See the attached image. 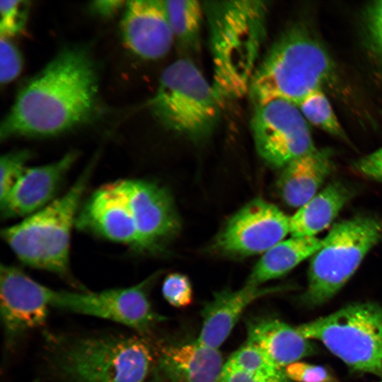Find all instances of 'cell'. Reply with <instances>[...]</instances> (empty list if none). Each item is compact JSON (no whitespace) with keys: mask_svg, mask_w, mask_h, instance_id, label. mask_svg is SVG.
I'll list each match as a JSON object with an SVG mask.
<instances>
[{"mask_svg":"<svg viewBox=\"0 0 382 382\" xmlns=\"http://www.w3.org/2000/svg\"><path fill=\"white\" fill-rule=\"evenodd\" d=\"M98 76L88 54L79 47L60 52L19 91L0 128V136H53L93 116Z\"/></svg>","mask_w":382,"mask_h":382,"instance_id":"cell-1","label":"cell"},{"mask_svg":"<svg viewBox=\"0 0 382 382\" xmlns=\"http://www.w3.org/2000/svg\"><path fill=\"white\" fill-rule=\"evenodd\" d=\"M44 357L54 382H146L154 366L146 340L119 333L51 335Z\"/></svg>","mask_w":382,"mask_h":382,"instance_id":"cell-2","label":"cell"},{"mask_svg":"<svg viewBox=\"0 0 382 382\" xmlns=\"http://www.w3.org/2000/svg\"><path fill=\"white\" fill-rule=\"evenodd\" d=\"M214 65L213 86L222 101L248 91L265 30L261 1L206 2Z\"/></svg>","mask_w":382,"mask_h":382,"instance_id":"cell-3","label":"cell"},{"mask_svg":"<svg viewBox=\"0 0 382 382\" xmlns=\"http://www.w3.org/2000/svg\"><path fill=\"white\" fill-rule=\"evenodd\" d=\"M333 71L331 58L308 31L295 27L270 47L253 75L248 91L255 103L282 99L298 105L322 88Z\"/></svg>","mask_w":382,"mask_h":382,"instance_id":"cell-4","label":"cell"},{"mask_svg":"<svg viewBox=\"0 0 382 382\" xmlns=\"http://www.w3.org/2000/svg\"><path fill=\"white\" fill-rule=\"evenodd\" d=\"M91 170L86 169L64 195L2 230V238L23 263L69 277L71 232Z\"/></svg>","mask_w":382,"mask_h":382,"instance_id":"cell-5","label":"cell"},{"mask_svg":"<svg viewBox=\"0 0 382 382\" xmlns=\"http://www.w3.org/2000/svg\"><path fill=\"white\" fill-rule=\"evenodd\" d=\"M381 240L382 220L377 216L359 214L335 224L310 257L303 301L319 306L330 300Z\"/></svg>","mask_w":382,"mask_h":382,"instance_id":"cell-6","label":"cell"},{"mask_svg":"<svg viewBox=\"0 0 382 382\" xmlns=\"http://www.w3.org/2000/svg\"><path fill=\"white\" fill-rule=\"evenodd\" d=\"M221 102L213 84L195 64L180 59L162 72L151 108L167 129L197 141L214 129Z\"/></svg>","mask_w":382,"mask_h":382,"instance_id":"cell-7","label":"cell"},{"mask_svg":"<svg viewBox=\"0 0 382 382\" xmlns=\"http://www.w3.org/2000/svg\"><path fill=\"white\" fill-rule=\"evenodd\" d=\"M321 342L352 369L382 376V307L373 302L347 305L296 327Z\"/></svg>","mask_w":382,"mask_h":382,"instance_id":"cell-8","label":"cell"},{"mask_svg":"<svg viewBox=\"0 0 382 382\" xmlns=\"http://www.w3.org/2000/svg\"><path fill=\"white\" fill-rule=\"evenodd\" d=\"M251 131L258 154L273 167L283 168L317 149L306 120L298 106L287 100L255 103Z\"/></svg>","mask_w":382,"mask_h":382,"instance_id":"cell-9","label":"cell"},{"mask_svg":"<svg viewBox=\"0 0 382 382\" xmlns=\"http://www.w3.org/2000/svg\"><path fill=\"white\" fill-rule=\"evenodd\" d=\"M154 276L126 288L96 292L55 291L52 307L107 319L146 334L163 318L152 308L148 290Z\"/></svg>","mask_w":382,"mask_h":382,"instance_id":"cell-10","label":"cell"},{"mask_svg":"<svg viewBox=\"0 0 382 382\" xmlns=\"http://www.w3.org/2000/svg\"><path fill=\"white\" fill-rule=\"evenodd\" d=\"M290 233V216L277 206L255 199L227 221L214 243L216 251L245 256L265 253Z\"/></svg>","mask_w":382,"mask_h":382,"instance_id":"cell-11","label":"cell"},{"mask_svg":"<svg viewBox=\"0 0 382 382\" xmlns=\"http://www.w3.org/2000/svg\"><path fill=\"white\" fill-rule=\"evenodd\" d=\"M54 294L18 268L1 266L0 313L6 347L45 323Z\"/></svg>","mask_w":382,"mask_h":382,"instance_id":"cell-12","label":"cell"},{"mask_svg":"<svg viewBox=\"0 0 382 382\" xmlns=\"http://www.w3.org/2000/svg\"><path fill=\"white\" fill-rule=\"evenodd\" d=\"M139 237L138 250H154L179 231L173 200L163 188L144 180H120Z\"/></svg>","mask_w":382,"mask_h":382,"instance_id":"cell-13","label":"cell"},{"mask_svg":"<svg viewBox=\"0 0 382 382\" xmlns=\"http://www.w3.org/2000/svg\"><path fill=\"white\" fill-rule=\"evenodd\" d=\"M76 226L108 240L139 248L136 226L117 181L97 189L79 209Z\"/></svg>","mask_w":382,"mask_h":382,"instance_id":"cell-14","label":"cell"},{"mask_svg":"<svg viewBox=\"0 0 382 382\" xmlns=\"http://www.w3.org/2000/svg\"><path fill=\"white\" fill-rule=\"evenodd\" d=\"M122 33L126 45L137 55L148 59L165 56L174 40L165 1L127 2Z\"/></svg>","mask_w":382,"mask_h":382,"instance_id":"cell-15","label":"cell"},{"mask_svg":"<svg viewBox=\"0 0 382 382\" xmlns=\"http://www.w3.org/2000/svg\"><path fill=\"white\" fill-rule=\"evenodd\" d=\"M76 158V154L70 152L54 163L27 168L1 201V216L26 217L49 204Z\"/></svg>","mask_w":382,"mask_h":382,"instance_id":"cell-16","label":"cell"},{"mask_svg":"<svg viewBox=\"0 0 382 382\" xmlns=\"http://www.w3.org/2000/svg\"><path fill=\"white\" fill-rule=\"evenodd\" d=\"M280 289V287H261L245 284L238 290L226 289L215 293L201 311L202 322L197 340L202 345L219 349L251 303Z\"/></svg>","mask_w":382,"mask_h":382,"instance_id":"cell-17","label":"cell"},{"mask_svg":"<svg viewBox=\"0 0 382 382\" xmlns=\"http://www.w3.org/2000/svg\"><path fill=\"white\" fill-rule=\"evenodd\" d=\"M224 364L219 349L190 343L163 349L158 368L168 382H219Z\"/></svg>","mask_w":382,"mask_h":382,"instance_id":"cell-18","label":"cell"},{"mask_svg":"<svg viewBox=\"0 0 382 382\" xmlns=\"http://www.w3.org/2000/svg\"><path fill=\"white\" fill-rule=\"evenodd\" d=\"M245 342L260 349L282 369L314 352L311 342L296 328L274 318H256L248 320Z\"/></svg>","mask_w":382,"mask_h":382,"instance_id":"cell-19","label":"cell"},{"mask_svg":"<svg viewBox=\"0 0 382 382\" xmlns=\"http://www.w3.org/2000/svg\"><path fill=\"white\" fill-rule=\"evenodd\" d=\"M332 170L330 152L317 149L283 168L279 192L286 204L299 208L319 192Z\"/></svg>","mask_w":382,"mask_h":382,"instance_id":"cell-20","label":"cell"},{"mask_svg":"<svg viewBox=\"0 0 382 382\" xmlns=\"http://www.w3.org/2000/svg\"><path fill=\"white\" fill-rule=\"evenodd\" d=\"M352 193L343 183H329L290 216L291 236L316 237L335 220Z\"/></svg>","mask_w":382,"mask_h":382,"instance_id":"cell-21","label":"cell"},{"mask_svg":"<svg viewBox=\"0 0 382 382\" xmlns=\"http://www.w3.org/2000/svg\"><path fill=\"white\" fill-rule=\"evenodd\" d=\"M323 238L296 237L283 240L267 250L254 267L245 284L260 286L279 278L310 258L320 247Z\"/></svg>","mask_w":382,"mask_h":382,"instance_id":"cell-22","label":"cell"},{"mask_svg":"<svg viewBox=\"0 0 382 382\" xmlns=\"http://www.w3.org/2000/svg\"><path fill=\"white\" fill-rule=\"evenodd\" d=\"M165 5L174 39L197 45L205 13L204 5L195 0L165 1Z\"/></svg>","mask_w":382,"mask_h":382,"instance_id":"cell-23","label":"cell"},{"mask_svg":"<svg viewBox=\"0 0 382 382\" xmlns=\"http://www.w3.org/2000/svg\"><path fill=\"white\" fill-rule=\"evenodd\" d=\"M297 106L307 122L333 136L345 139V133L323 88L311 92Z\"/></svg>","mask_w":382,"mask_h":382,"instance_id":"cell-24","label":"cell"},{"mask_svg":"<svg viewBox=\"0 0 382 382\" xmlns=\"http://www.w3.org/2000/svg\"><path fill=\"white\" fill-rule=\"evenodd\" d=\"M228 360L250 372L270 376H286L284 369L278 367L263 351L247 342L234 352Z\"/></svg>","mask_w":382,"mask_h":382,"instance_id":"cell-25","label":"cell"},{"mask_svg":"<svg viewBox=\"0 0 382 382\" xmlns=\"http://www.w3.org/2000/svg\"><path fill=\"white\" fill-rule=\"evenodd\" d=\"M30 154L25 151L8 153L0 161V200L11 192L15 184L27 168Z\"/></svg>","mask_w":382,"mask_h":382,"instance_id":"cell-26","label":"cell"},{"mask_svg":"<svg viewBox=\"0 0 382 382\" xmlns=\"http://www.w3.org/2000/svg\"><path fill=\"white\" fill-rule=\"evenodd\" d=\"M28 11L26 1H1V37L8 38L20 33L25 28Z\"/></svg>","mask_w":382,"mask_h":382,"instance_id":"cell-27","label":"cell"},{"mask_svg":"<svg viewBox=\"0 0 382 382\" xmlns=\"http://www.w3.org/2000/svg\"><path fill=\"white\" fill-rule=\"evenodd\" d=\"M164 299L176 308L187 306L192 300V288L188 277L183 274H168L162 285Z\"/></svg>","mask_w":382,"mask_h":382,"instance_id":"cell-28","label":"cell"},{"mask_svg":"<svg viewBox=\"0 0 382 382\" xmlns=\"http://www.w3.org/2000/svg\"><path fill=\"white\" fill-rule=\"evenodd\" d=\"M22 69V58L16 47L8 37L0 39V80L1 84L15 79Z\"/></svg>","mask_w":382,"mask_h":382,"instance_id":"cell-29","label":"cell"},{"mask_svg":"<svg viewBox=\"0 0 382 382\" xmlns=\"http://www.w3.org/2000/svg\"><path fill=\"white\" fill-rule=\"evenodd\" d=\"M287 378L296 382H337L325 367L296 361L284 368Z\"/></svg>","mask_w":382,"mask_h":382,"instance_id":"cell-30","label":"cell"},{"mask_svg":"<svg viewBox=\"0 0 382 382\" xmlns=\"http://www.w3.org/2000/svg\"><path fill=\"white\" fill-rule=\"evenodd\" d=\"M219 382H291L286 376H270L243 370L228 360L224 364Z\"/></svg>","mask_w":382,"mask_h":382,"instance_id":"cell-31","label":"cell"},{"mask_svg":"<svg viewBox=\"0 0 382 382\" xmlns=\"http://www.w3.org/2000/svg\"><path fill=\"white\" fill-rule=\"evenodd\" d=\"M365 19L371 45L382 59V1H374L368 6Z\"/></svg>","mask_w":382,"mask_h":382,"instance_id":"cell-32","label":"cell"},{"mask_svg":"<svg viewBox=\"0 0 382 382\" xmlns=\"http://www.w3.org/2000/svg\"><path fill=\"white\" fill-rule=\"evenodd\" d=\"M353 166L361 175L382 183V147L358 159Z\"/></svg>","mask_w":382,"mask_h":382,"instance_id":"cell-33","label":"cell"},{"mask_svg":"<svg viewBox=\"0 0 382 382\" xmlns=\"http://www.w3.org/2000/svg\"><path fill=\"white\" fill-rule=\"evenodd\" d=\"M125 4L122 1H96L91 5L92 10L102 16L115 13Z\"/></svg>","mask_w":382,"mask_h":382,"instance_id":"cell-34","label":"cell"},{"mask_svg":"<svg viewBox=\"0 0 382 382\" xmlns=\"http://www.w3.org/2000/svg\"><path fill=\"white\" fill-rule=\"evenodd\" d=\"M378 382H382V380L379 381Z\"/></svg>","mask_w":382,"mask_h":382,"instance_id":"cell-35","label":"cell"}]
</instances>
